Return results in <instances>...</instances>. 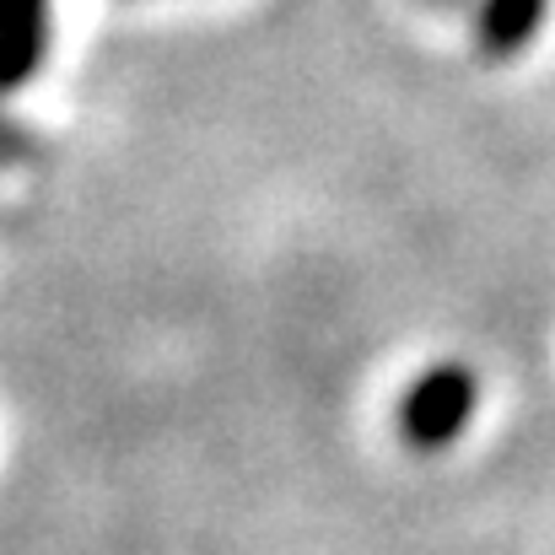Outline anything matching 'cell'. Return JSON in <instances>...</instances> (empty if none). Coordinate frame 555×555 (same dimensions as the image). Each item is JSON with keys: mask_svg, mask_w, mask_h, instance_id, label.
Segmentation results:
<instances>
[{"mask_svg": "<svg viewBox=\"0 0 555 555\" xmlns=\"http://www.w3.org/2000/svg\"><path fill=\"white\" fill-rule=\"evenodd\" d=\"M5 5V81L11 87H27L43 60H49V5L54 0H0Z\"/></svg>", "mask_w": 555, "mask_h": 555, "instance_id": "cell-3", "label": "cell"}, {"mask_svg": "<svg viewBox=\"0 0 555 555\" xmlns=\"http://www.w3.org/2000/svg\"><path fill=\"white\" fill-rule=\"evenodd\" d=\"M480 404V377L464 362H437L426 367L399 399V437L421 453H437L464 437L469 415Z\"/></svg>", "mask_w": 555, "mask_h": 555, "instance_id": "cell-1", "label": "cell"}, {"mask_svg": "<svg viewBox=\"0 0 555 555\" xmlns=\"http://www.w3.org/2000/svg\"><path fill=\"white\" fill-rule=\"evenodd\" d=\"M431 5H464V0H431Z\"/></svg>", "mask_w": 555, "mask_h": 555, "instance_id": "cell-4", "label": "cell"}, {"mask_svg": "<svg viewBox=\"0 0 555 555\" xmlns=\"http://www.w3.org/2000/svg\"><path fill=\"white\" fill-rule=\"evenodd\" d=\"M545 16H551V0H475L469 38H475L480 60L502 65V60H518L540 38Z\"/></svg>", "mask_w": 555, "mask_h": 555, "instance_id": "cell-2", "label": "cell"}]
</instances>
